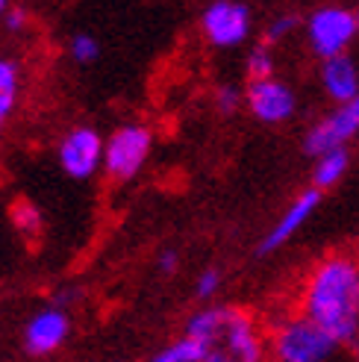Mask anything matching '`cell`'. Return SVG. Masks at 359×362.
I'll list each match as a JSON object with an SVG mask.
<instances>
[{"instance_id": "5b68a950", "label": "cell", "mask_w": 359, "mask_h": 362, "mask_svg": "<svg viewBox=\"0 0 359 362\" xmlns=\"http://www.w3.org/2000/svg\"><path fill=\"white\" fill-rule=\"evenodd\" d=\"M201 30L212 47H239L254 30V12L239 0H212L201 15Z\"/></svg>"}, {"instance_id": "cb8c5ba5", "label": "cell", "mask_w": 359, "mask_h": 362, "mask_svg": "<svg viewBox=\"0 0 359 362\" xmlns=\"http://www.w3.org/2000/svg\"><path fill=\"white\" fill-rule=\"evenodd\" d=\"M4 21H6L9 33H18V30L27 27V12H24V9H9V12L4 15Z\"/></svg>"}, {"instance_id": "7402d4cb", "label": "cell", "mask_w": 359, "mask_h": 362, "mask_svg": "<svg viewBox=\"0 0 359 362\" xmlns=\"http://www.w3.org/2000/svg\"><path fill=\"white\" fill-rule=\"evenodd\" d=\"M18 88V65L12 59H0V98L15 95Z\"/></svg>"}, {"instance_id": "44dd1931", "label": "cell", "mask_w": 359, "mask_h": 362, "mask_svg": "<svg viewBox=\"0 0 359 362\" xmlns=\"http://www.w3.org/2000/svg\"><path fill=\"white\" fill-rule=\"evenodd\" d=\"M221 271L218 268H204L201 274H197V280H194V292H197V298L201 300H209V298H215V292L221 288Z\"/></svg>"}, {"instance_id": "4316f807", "label": "cell", "mask_w": 359, "mask_h": 362, "mask_svg": "<svg viewBox=\"0 0 359 362\" xmlns=\"http://www.w3.org/2000/svg\"><path fill=\"white\" fill-rule=\"evenodd\" d=\"M9 12V6H6V0H0V18H4Z\"/></svg>"}, {"instance_id": "30bf717a", "label": "cell", "mask_w": 359, "mask_h": 362, "mask_svg": "<svg viewBox=\"0 0 359 362\" xmlns=\"http://www.w3.org/2000/svg\"><path fill=\"white\" fill-rule=\"evenodd\" d=\"M68 333H71L68 310H59V306H53V303L42 306L24 327V348L33 356H47L65 345Z\"/></svg>"}, {"instance_id": "5bb4252c", "label": "cell", "mask_w": 359, "mask_h": 362, "mask_svg": "<svg viewBox=\"0 0 359 362\" xmlns=\"http://www.w3.org/2000/svg\"><path fill=\"white\" fill-rule=\"evenodd\" d=\"M351 168V153L348 148L345 151H330L324 156H318L315 159V165H312V189H318L321 194H324L327 189L339 186L345 180Z\"/></svg>"}, {"instance_id": "9a60e30c", "label": "cell", "mask_w": 359, "mask_h": 362, "mask_svg": "<svg viewBox=\"0 0 359 362\" xmlns=\"http://www.w3.org/2000/svg\"><path fill=\"white\" fill-rule=\"evenodd\" d=\"M209 351H212L209 345H204V341H197V339L183 333L180 339L168 341L165 348H159L151 356V362H204Z\"/></svg>"}, {"instance_id": "d4e9b609", "label": "cell", "mask_w": 359, "mask_h": 362, "mask_svg": "<svg viewBox=\"0 0 359 362\" xmlns=\"http://www.w3.org/2000/svg\"><path fill=\"white\" fill-rule=\"evenodd\" d=\"M12 110H15V95H9V98H0V130H4V124L9 121Z\"/></svg>"}, {"instance_id": "8fae6325", "label": "cell", "mask_w": 359, "mask_h": 362, "mask_svg": "<svg viewBox=\"0 0 359 362\" xmlns=\"http://www.w3.org/2000/svg\"><path fill=\"white\" fill-rule=\"evenodd\" d=\"M321 197H324V194H321L318 189H312V186H310V189H303V192L295 197V201L286 206V212L277 218V224L268 230V236L259 242V253H274V250H280V247L289 242L295 233H298V230L318 212Z\"/></svg>"}, {"instance_id": "ffe728a7", "label": "cell", "mask_w": 359, "mask_h": 362, "mask_svg": "<svg viewBox=\"0 0 359 362\" xmlns=\"http://www.w3.org/2000/svg\"><path fill=\"white\" fill-rule=\"evenodd\" d=\"M242 106V92H239V86H233V83H224L215 88V110H218L221 115H233Z\"/></svg>"}, {"instance_id": "3957f363", "label": "cell", "mask_w": 359, "mask_h": 362, "mask_svg": "<svg viewBox=\"0 0 359 362\" xmlns=\"http://www.w3.org/2000/svg\"><path fill=\"white\" fill-rule=\"evenodd\" d=\"M303 33H307V45L315 57L321 59L342 57L359 35V12L348 6H333V4L318 6L303 21Z\"/></svg>"}, {"instance_id": "8992f818", "label": "cell", "mask_w": 359, "mask_h": 362, "mask_svg": "<svg viewBox=\"0 0 359 362\" xmlns=\"http://www.w3.org/2000/svg\"><path fill=\"white\" fill-rule=\"evenodd\" d=\"M103 151L106 139L95 130V127H71L62 136L57 156L59 165L71 180H92L103 168Z\"/></svg>"}, {"instance_id": "484cf974", "label": "cell", "mask_w": 359, "mask_h": 362, "mask_svg": "<svg viewBox=\"0 0 359 362\" xmlns=\"http://www.w3.org/2000/svg\"><path fill=\"white\" fill-rule=\"evenodd\" d=\"M204 362H233V359H230L221 348H212V351L206 354V359H204Z\"/></svg>"}, {"instance_id": "6da1fadb", "label": "cell", "mask_w": 359, "mask_h": 362, "mask_svg": "<svg viewBox=\"0 0 359 362\" xmlns=\"http://www.w3.org/2000/svg\"><path fill=\"white\" fill-rule=\"evenodd\" d=\"M300 315L348 348L359 341V259L330 253L321 259L300 292Z\"/></svg>"}, {"instance_id": "277c9868", "label": "cell", "mask_w": 359, "mask_h": 362, "mask_svg": "<svg viewBox=\"0 0 359 362\" xmlns=\"http://www.w3.org/2000/svg\"><path fill=\"white\" fill-rule=\"evenodd\" d=\"M153 151V133L145 124H124L106 139L103 151V171L115 183H130V180L145 168Z\"/></svg>"}, {"instance_id": "d6986e66", "label": "cell", "mask_w": 359, "mask_h": 362, "mask_svg": "<svg viewBox=\"0 0 359 362\" xmlns=\"http://www.w3.org/2000/svg\"><path fill=\"white\" fill-rule=\"evenodd\" d=\"M12 218H15L18 230L27 233V236H35V233L42 230V215H39V209H35L33 204H27V201H21V204L12 209Z\"/></svg>"}, {"instance_id": "603a6c76", "label": "cell", "mask_w": 359, "mask_h": 362, "mask_svg": "<svg viewBox=\"0 0 359 362\" xmlns=\"http://www.w3.org/2000/svg\"><path fill=\"white\" fill-rule=\"evenodd\" d=\"M156 265H159L163 274H174V271L180 268V253L177 250H163L159 253V259H156Z\"/></svg>"}, {"instance_id": "ac0fdd59", "label": "cell", "mask_w": 359, "mask_h": 362, "mask_svg": "<svg viewBox=\"0 0 359 362\" xmlns=\"http://www.w3.org/2000/svg\"><path fill=\"white\" fill-rule=\"evenodd\" d=\"M298 27H300V18L295 12H280V15H274L271 21H268V27L262 33V45L271 47V45H277L283 39H289Z\"/></svg>"}, {"instance_id": "7a4b0ae2", "label": "cell", "mask_w": 359, "mask_h": 362, "mask_svg": "<svg viewBox=\"0 0 359 362\" xmlns=\"http://www.w3.org/2000/svg\"><path fill=\"white\" fill-rule=\"evenodd\" d=\"M342 345L303 315L280 321L268 336V354L274 362H333Z\"/></svg>"}, {"instance_id": "e0dca14e", "label": "cell", "mask_w": 359, "mask_h": 362, "mask_svg": "<svg viewBox=\"0 0 359 362\" xmlns=\"http://www.w3.org/2000/svg\"><path fill=\"white\" fill-rule=\"evenodd\" d=\"M245 68H247L250 83H254V80H271L274 77V53H271V47L259 42L254 50L247 53Z\"/></svg>"}, {"instance_id": "2e32d148", "label": "cell", "mask_w": 359, "mask_h": 362, "mask_svg": "<svg viewBox=\"0 0 359 362\" xmlns=\"http://www.w3.org/2000/svg\"><path fill=\"white\" fill-rule=\"evenodd\" d=\"M68 57L77 65H92L100 59V42L92 33H74L68 42Z\"/></svg>"}, {"instance_id": "52a82bcc", "label": "cell", "mask_w": 359, "mask_h": 362, "mask_svg": "<svg viewBox=\"0 0 359 362\" xmlns=\"http://www.w3.org/2000/svg\"><path fill=\"white\" fill-rule=\"evenodd\" d=\"M353 136H359V98L318 118L310 127V133L303 136V151L318 159L330 151H345Z\"/></svg>"}, {"instance_id": "ba28073f", "label": "cell", "mask_w": 359, "mask_h": 362, "mask_svg": "<svg viewBox=\"0 0 359 362\" xmlns=\"http://www.w3.org/2000/svg\"><path fill=\"white\" fill-rule=\"evenodd\" d=\"M218 348L233 359V362H265L268 356V341L259 330L257 318L230 306L227 324H224V336L218 341Z\"/></svg>"}, {"instance_id": "9c48e42d", "label": "cell", "mask_w": 359, "mask_h": 362, "mask_svg": "<svg viewBox=\"0 0 359 362\" xmlns=\"http://www.w3.org/2000/svg\"><path fill=\"white\" fill-rule=\"evenodd\" d=\"M245 103L262 124H283L298 112V95L289 83L277 77L271 80H254L245 88Z\"/></svg>"}, {"instance_id": "4fadbf2b", "label": "cell", "mask_w": 359, "mask_h": 362, "mask_svg": "<svg viewBox=\"0 0 359 362\" xmlns=\"http://www.w3.org/2000/svg\"><path fill=\"white\" fill-rule=\"evenodd\" d=\"M230 306H204L186 321V336L204 341L209 348H218V341L224 336V324H227Z\"/></svg>"}, {"instance_id": "7c38bea8", "label": "cell", "mask_w": 359, "mask_h": 362, "mask_svg": "<svg viewBox=\"0 0 359 362\" xmlns=\"http://www.w3.org/2000/svg\"><path fill=\"white\" fill-rule=\"evenodd\" d=\"M318 80H321L324 95L336 106L359 98V65L351 53H342V57H333V59H321Z\"/></svg>"}]
</instances>
